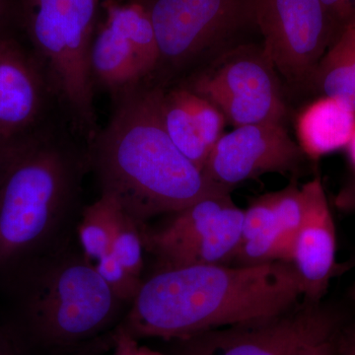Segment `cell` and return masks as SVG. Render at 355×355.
Instances as JSON below:
<instances>
[{
  "label": "cell",
  "mask_w": 355,
  "mask_h": 355,
  "mask_svg": "<svg viewBox=\"0 0 355 355\" xmlns=\"http://www.w3.org/2000/svg\"><path fill=\"white\" fill-rule=\"evenodd\" d=\"M118 209L119 205L113 198L101 193L81 214L77 225L79 248L93 263L112 252Z\"/></svg>",
  "instance_id": "obj_19"
},
{
  "label": "cell",
  "mask_w": 355,
  "mask_h": 355,
  "mask_svg": "<svg viewBox=\"0 0 355 355\" xmlns=\"http://www.w3.org/2000/svg\"><path fill=\"white\" fill-rule=\"evenodd\" d=\"M88 164L58 130L16 159L0 183V268L2 270L71 239L81 182Z\"/></svg>",
  "instance_id": "obj_4"
},
{
  "label": "cell",
  "mask_w": 355,
  "mask_h": 355,
  "mask_svg": "<svg viewBox=\"0 0 355 355\" xmlns=\"http://www.w3.org/2000/svg\"><path fill=\"white\" fill-rule=\"evenodd\" d=\"M51 106L57 103L31 51L0 37V142L28 144L57 130L46 120Z\"/></svg>",
  "instance_id": "obj_12"
},
{
  "label": "cell",
  "mask_w": 355,
  "mask_h": 355,
  "mask_svg": "<svg viewBox=\"0 0 355 355\" xmlns=\"http://www.w3.org/2000/svg\"><path fill=\"white\" fill-rule=\"evenodd\" d=\"M302 296L286 261L160 268L144 279L121 327L137 340L164 342L279 316Z\"/></svg>",
  "instance_id": "obj_1"
},
{
  "label": "cell",
  "mask_w": 355,
  "mask_h": 355,
  "mask_svg": "<svg viewBox=\"0 0 355 355\" xmlns=\"http://www.w3.org/2000/svg\"><path fill=\"white\" fill-rule=\"evenodd\" d=\"M336 334L308 343L296 355H338V343Z\"/></svg>",
  "instance_id": "obj_27"
},
{
  "label": "cell",
  "mask_w": 355,
  "mask_h": 355,
  "mask_svg": "<svg viewBox=\"0 0 355 355\" xmlns=\"http://www.w3.org/2000/svg\"><path fill=\"white\" fill-rule=\"evenodd\" d=\"M90 64L95 85L114 100L148 83L132 46L107 22L93 40Z\"/></svg>",
  "instance_id": "obj_15"
},
{
  "label": "cell",
  "mask_w": 355,
  "mask_h": 355,
  "mask_svg": "<svg viewBox=\"0 0 355 355\" xmlns=\"http://www.w3.org/2000/svg\"><path fill=\"white\" fill-rule=\"evenodd\" d=\"M106 22L132 46L149 83L157 69L159 49L148 9L137 3H109Z\"/></svg>",
  "instance_id": "obj_18"
},
{
  "label": "cell",
  "mask_w": 355,
  "mask_h": 355,
  "mask_svg": "<svg viewBox=\"0 0 355 355\" xmlns=\"http://www.w3.org/2000/svg\"><path fill=\"white\" fill-rule=\"evenodd\" d=\"M347 148V150H349L350 161H352V165H354L355 169V132Z\"/></svg>",
  "instance_id": "obj_32"
},
{
  "label": "cell",
  "mask_w": 355,
  "mask_h": 355,
  "mask_svg": "<svg viewBox=\"0 0 355 355\" xmlns=\"http://www.w3.org/2000/svg\"><path fill=\"white\" fill-rule=\"evenodd\" d=\"M98 0H20L31 53L72 132L90 144L98 133L90 53Z\"/></svg>",
  "instance_id": "obj_5"
},
{
  "label": "cell",
  "mask_w": 355,
  "mask_h": 355,
  "mask_svg": "<svg viewBox=\"0 0 355 355\" xmlns=\"http://www.w3.org/2000/svg\"><path fill=\"white\" fill-rule=\"evenodd\" d=\"M336 331L335 318L303 303L270 319L224 327L167 343L166 355H296L308 343Z\"/></svg>",
  "instance_id": "obj_10"
},
{
  "label": "cell",
  "mask_w": 355,
  "mask_h": 355,
  "mask_svg": "<svg viewBox=\"0 0 355 355\" xmlns=\"http://www.w3.org/2000/svg\"><path fill=\"white\" fill-rule=\"evenodd\" d=\"M279 77L261 44H238L193 73L186 86L211 102L235 128L284 123L286 105Z\"/></svg>",
  "instance_id": "obj_8"
},
{
  "label": "cell",
  "mask_w": 355,
  "mask_h": 355,
  "mask_svg": "<svg viewBox=\"0 0 355 355\" xmlns=\"http://www.w3.org/2000/svg\"><path fill=\"white\" fill-rule=\"evenodd\" d=\"M9 277L13 324L32 352L87 355L110 343L128 309L71 239L16 263Z\"/></svg>",
  "instance_id": "obj_3"
},
{
  "label": "cell",
  "mask_w": 355,
  "mask_h": 355,
  "mask_svg": "<svg viewBox=\"0 0 355 355\" xmlns=\"http://www.w3.org/2000/svg\"><path fill=\"white\" fill-rule=\"evenodd\" d=\"M301 187L304 214L291 263L302 286L303 303L319 304L336 270L335 220L321 179L315 177Z\"/></svg>",
  "instance_id": "obj_13"
},
{
  "label": "cell",
  "mask_w": 355,
  "mask_h": 355,
  "mask_svg": "<svg viewBox=\"0 0 355 355\" xmlns=\"http://www.w3.org/2000/svg\"><path fill=\"white\" fill-rule=\"evenodd\" d=\"M111 354L110 355H166L160 350L153 349L142 345L140 340L130 335L121 328V324L112 336Z\"/></svg>",
  "instance_id": "obj_24"
},
{
  "label": "cell",
  "mask_w": 355,
  "mask_h": 355,
  "mask_svg": "<svg viewBox=\"0 0 355 355\" xmlns=\"http://www.w3.org/2000/svg\"><path fill=\"white\" fill-rule=\"evenodd\" d=\"M10 13V1L0 0V37L9 35L6 32V23Z\"/></svg>",
  "instance_id": "obj_30"
},
{
  "label": "cell",
  "mask_w": 355,
  "mask_h": 355,
  "mask_svg": "<svg viewBox=\"0 0 355 355\" xmlns=\"http://www.w3.org/2000/svg\"><path fill=\"white\" fill-rule=\"evenodd\" d=\"M352 293H354V297L355 299V286H354V292H352Z\"/></svg>",
  "instance_id": "obj_33"
},
{
  "label": "cell",
  "mask_w": 355,
  "mask_h": 355,
  "mask_svg": "<svg viewBox=\"0 0 355 355\" xmlns=\"http://www.w3.org/2000/svg\"><path fill=\"white\" fill-rule=\"evenodd\" d=\"M254 17L277 74L291 87L311 86L335 25L321 0H256Z\"/></svg>",
  "instance_id": "obj_9"
},
{
  "label": "cell",
  "mask_w": 355,
  "mask_h": 355,
  "mask_svg": "<svg viewBox=\"0 0 355 355\" xmlns=\"http://www.w3.org/2000/svg\"><path fill=\"white\" fill-rule=\"evenodd\" d=\"M93 265L114 295L130 306L139 293L144 279L128 272L113 252L105 254Z\"/></svg>",
  "instance_id": "obj_22"
},
{
  "label": "cell",
  "mask_w": 355,
  "mask_h": 355,
  "mask_svg": "<svg viewBox=\"0 0 355 355\" xmlns=\"http://www.w3.org/2000/svg\"><path fill=\"white\" fill-rule=\"evenodd\" d=\"M36 140L24 144H6L0 142V183L6 176L7 171L15 162L16 159L19 157L21 154L24 153L26 149Z\"/></svg>",
  "instance_id": "obj_28"
},
{
  "label": "cell",
  "mask_w": 355,
  "mask_h": 355,
  "mask_svg": "<svg viewBox=\"0 0 355 355\" xmlns=\"http://www.w3.org/2000/svg\"><path fill=\"white\" fill-rule=\"evenodd\" d=\"M244 210L220 193L169 214L158 226H140L144 251L160 268L230 265L241 238Z\"/></svg>",
  "instance_id": "obj_7"
},
{
  "label": "cell",
  "mask_w": 355,
  "mask_h": 355,
  "mask_svg": "<svg viewBox=\"0 0 355 355\" xmlns=\"http://www.w3.org/2000/svg\"><path fill=\"white\" fill-rule=\"evenodd\" d=\"M272 193L277 225L292 261L294 245L304 214L302 187L292 181L284 190Z\"/></svg>",
  "instance_id": "obj_21"
},
{
  "label": "cell",
  "mask_w": 355,
  "mask_h": 355,
  "mask_svg": "<svg viewBox=\"0 0 355 355\" xmlns=\"http://www.w3.org/2000/svg\"><path fill=\"white\" fill-rule=\"evenodd\" d=\"M184 87L187 88L189 106L197 120L200 137L211 151L223 135V128L226 123L225 116L221 113L220 110L209 100L193 92L187 86Z\"/></svg>",
  "instance_id": "obj_23"
},
{
  "label": "cell",
  "mask_w": 355,
  "mask_h": 355,
  "mask_svg": "<svg viewBox=\"0 0 355 355\" xmlns=\"http://www.w3.org/2000/svg\"><path fill=\"white\" fill-rule=\"evenodd\" d=\"M254 1L155 0L148 8L159 49L153 77L160 73L165 83L230 50L226 46L238 33L256 25Z\"/></svg>",
  "instance_id": "obj_6"
},
{
  "label": "cell",
  "mask_w": 355,
  "mask_h": 355,
  "mask_svg": "<svg viewBox=\"0 0 355 355\" xmlns=\"http://www.w3.org/2000/svg\"><path fill=\"white\" fill-rule=\"evenodd\" d=\"M31 349L10 324H0V355H32Z\"/></svg>",
  "instance_id": "obj_25"
},
{
  "label": "cell",
  "mask_w": 355,
  "mask_h": 355,
  "mask_svg": "<svg viewBox=\"0 0 355 355\" xmlns=\"http://www.w3.org/2000/svg\"><path fill=\"white\" fill-rule=\"evenodd\" d=\"M311 86L355 111V14L336 32Z\"/></svg>",
  "instance_id": "obj_16"
},
{
  "label": "cell",
  "mask_w": 355,
  "mask_h": 355,
  "mask_svg": "<svg viewBox=\"0 0 355 355\" xmlns=\"http://www.w3.org/2000/svg\"><path fill=\"white\" fill-rule=\"evenodd\" d=\"M336 207L343 212H355V178L336 197Z\"/></svg>",
  "instance_id": "obj_29"
},
{
  "label": "cell",
  "mask_w": 355,
  "mask_h": 355,
  "mask_svg": "<svg viewBox=\"0 0 355 355\" xmlns=\"http://www.w3.org/2000/svg\"><path fill=\"white\" fill-rule=\"evenodd\" d=\"M305 157L284 123H257L223 133L210 151L203 173L211 183L231 191L265 174H298Z\"/></svg>",
  "instance_id": "obj_11"
},
{
  "label": "cell",
  "mask_w": 355,
  "mask_h": 355,
  "mask_svg": "<svg viewBox=\"0 0 355 355\" xmlns=\"http://www.w3.org/2000/svg\"><path fill=\"white\" fill-rule=\"evenodd\" d=\"M338 355H355V336L338 343Z\"/></svg>",
  "instance_id": "obj_31"
},
{
  "label": "cell",
  "mask_w": 355,
  "mask_h": 355,
  "mask_svg": "<svg viewBox=\"0 0 355 355\" xmlns=\"http://www.w3.org/2000/svg\"><path fill=\"white\" fill-rule=\"evenodd\" d=\"M296 130L306 157L319 159L347 148L355 132V111L324 96L299 114Z\"/></svg>",
  "instance_id": "obj_14"
},
{
  "label": "cell",
  "mask_w": 355,
  "mask_h": 355,
  "mask_svg": "<svg viewBox=\"0 0 355 355\" xmlns=\"http://www.w3.org/2000/svg\"><path fill=\"white\" fill-rule=\"evenodd\" d=\"M321 2L334 24L340 25V28L355 14V0H321Z\"/></svg>",
  "instance_id": "obj_26"
},
{
  "label": "cell",
  "mask_w": 355,
  "mask_h": 355,
  "mask_svg": "<svg viewBox=\"0 0 355 355\" xmlns=\"http://www.w3.org/2000/svg\"><path fill=\"white\" fill-rule=\"evenodd\" d=\"M161 119L177 148L203 172L210 150L200 137L197 120L189 106L187 88L180 86L166 91L161 86Z\"/></svg>",
  "instance_id": "obj_17"
},
{
  "label": "cell",
  "mask_w": 355,
  "mask_h": 355,
  "mask_svg": "<svg viewBox=\"0 0 355 355\" xmlns=\"http://www.w3.org/2000/svg\"><path fill=\"white\" fill-rule=\"evenodd\" d=\"M112 252L128 272L141 277L144 247L140 225L120 205L116 212Z\"/></svg>",
  "instance_id": "obj_20"
},
{
  "label": "cell",
  "mask_w": 355,
  "mask_h": 355,
  "mask_svg": "<svg viewBox=\"0 0 355 355\" xmlns=\"http://www.w3.org/2000/svg\"><path fill=\"white\" fill-rule=\"evenodd\" d=\"M161 86L146 83L116 100L108 125L87 147L102 195L140 226L200 198L230 193L211 183L184 155L163 125Z\"/></svg>",
  "instance_id": "obj_2"
}]
</instances>
